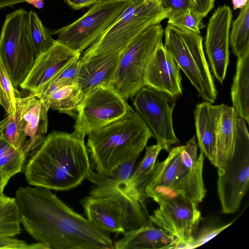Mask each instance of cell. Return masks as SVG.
<instances>
[{
  "instance_id": "1",
  "label": "cell",
  "mask_w": 249,
  "mask_h": 249,
  "mask_svg": "<svg viewBox=\"0 0 249 249\" xmlns=\"http://www.w3.org/2000/svg\"><path fill=\"white\" fill-rule=\"evenodd\" d=\"M20 223L50 249H112L109 232L84 218L41 186L20 187L15 197Z\"/></svg>"
},
{
  "instance_id": "2",
  "label": "cell",
  "mask_w": 249,
  "mask_h": 249,
  "mask_svg": "<svg viewBox=\"0 0 249 249\" xmlns=\"http://www.w3.org/2000/svg\"><path fill=\"white\" fill-rule=\"evenodd\" d=\"M84 137L75 131L49 134L25 167L27 182L57 191L80 185L91 171Z\"/></svg>"
},
{
  "instance_id": "3",
  "label": "cell",
  "mask_w": 249,
  "mask_h": 249,
  "mask_svg": "<svg viewBox=\"0 0 249 249\" xmlns=\"http://www.w3.org/2000/svg\"><path fill=\"white\" fill-rule=\"evenodd\" d=\"M87 148L92 167L108 177L120 165L139 158L154 137L150 129L133 109L124 116L88 134Z\"/></svg>"
},
{
  "instance_id": "4",
  "label": "cell",
  "mask_w": 249,
  "mask_h": 249,
  "mask_svg": "<svg viewBox=\"0 0 249 249\" xmlns=\"http://www.w3.org/2000/svg\"><path fill=\"white\" fill-rule=\"evenodd\" d=\"M80 202L87 218L109 233H123L151 223L143 198L123 186L95 185Z\"/></svg>"
},
{
  "instance_id": "5",
  "label": "cell",
  "mask_w": 249,
  "mask_h": 249,
  "mask_svg": "<svg viewBox=\"0 0 249 249\" xmlns=\"http://www.w3.org/2000/svg\"><path fill=\"white\" fill-rule=\"evenodd\" d=\"M168 17L159 0H132L119 18L86 51L106 60H120L138 36Z\"/></svg>"
},
{
  "instance_id": "6",
  "label": "cell",
  "mask_w": 249,
  "mask_h": 249,
  "mask_svg": "<svg viewBox=\"0 0 249 249\" xmlns=\"http://www.w3.org/2000/svg\"><path fill=\"white\" fill-rule=\"evenodd\" d=\"M164 48L196 89L211 104L217 91L204 54L200 33L168 24L164 30Z\"/></svg>"
},
{
  "instance_id": "7",
  "label": "cell",
  "mask_w": 249,
  "mask_h": 249,
  "mask_svg": "<svg viewBox=\"0 0 249 249\" xmlns=\"http://www.w3.org/2000/svg\"><path fill=\"white\" fill-rule=\"evenodd\" d=\"M161 24L153 25L138 36L124 53L111 79L107 84L124 99L132 98L142 87L147 64L162 42Z\"/></svg>"
},
{
  "instance_id": "8",
  "label": "cell",
  "mask_w": 249,
  "mask_h": 249,
  "mask_svg": "<svg viewBox=\"0 0 249 249\" xmlns=\"http://www.w3.org/2000/svg\"><path fill=\"white\" fill-rule=\"evenodd\" d=\"M29 12L23 9L7 15L0 36V56L14 87L23 82L36 55L29 32Z\"/></svg>"
},
{
  "instance_id": "9",
  "label": "cell",
  "mask_w": 249,
  "mask_h": 249,
  "mask_svg": "<svg viewBox=\"0 0 249 249\" xmlns=\"http://www.w3.org/2000/svg\"><path fill=\"white\" fill-rule=\"evenodd\" d=\"M132 0H104L96 3L72 23L51 31L56 41L74 51L82 53L113 24Z\"/></svg>"
},
{
  "instance_id": "10",
  "label": "cell",
  "mask_w": 249,
  "mask_h": 249,
  "mask_svg": "<svg viewBox=\"0 0 249 249\" xmlns=\"http://www.w3.org/2000/svg\"><path fill=\"white\" fill-rule=\"evenodd\" d=\"M217 193L224 213L236 212L249 184V136L245 121L237 116L234 153L224 168L218 169Z\"/></svg>"
},
{
  "instance_id": "11",
  "label": "cell",
  "mask_w": 249,
  "mask_h": 249,
  "mask_svg": "<svg viewBox=\"0 0 249 249\" xmlns=\"http://www.w3.org/2000/svg\"><path fill=\"white\" fill-rule=\"evenodd\" d=\"M150 197L159 204L153 214L148 215L150 222L175 239V249H188L201 218L198 205L181 196L161 192Z\"/></svg>"
},
{
  "instance_id": "12",
  "label": "cell",
  "mask_w": 249,
  "mask_h": 249,
  "mask_svg": "<svg viewBox=\"0 0 249 249\" xmlns=\"http://www.w3.org/2000/svg\"><path fill=\"white\" fill-rule=\"evenodd\" d=\"M133 108L108 85H99L84 96L77 107L74 131L85 137L127 114Z\"/></svg>"
},
{
  "instance_id": "13",
  "label": "cell",
  "mask_w": 249,
  "mask_h": 249,
  "mask_svg": "<svg viewBox=\"0 0 249 249\" xmlns=\"http://www.w3.org/2000/svg\"><path fill=\"white\" fill-rule=\"evenodd\" d=\"M131 99L136 112L150 129L157 144L169 152L171 145L179 142L174 132L172 121L175 100L146 85Z\"/></svg>"
},
{
  "instance_id": "14",
  "label": "cell",
  "mask_w": 249,
  "mask_h": 249,
  "mask_svg": "<svg viewBox=\"0 0 249 249\" xmlns=\"http://www.w3.org/2000/svg\"><path fill=\"white\" fill-rule=\"evenodd\" d=\"M49 109L42 99L32 93L23 97H16L13 117L15 132L13 146L26 156L37 149L46 137Z\"/></svg>"
},
{
  "instance_id": "15",
  "label": "cell",
  "mask_w": 249,
  "mask_h": 249,
  "mask_svg": "<svg viewBox=\"0 0 249 249\" xmlns=\"http://www.w3.org/2000/svg\"><path fill=\"white\" fill-rule=\"evenodd\" d=\"M232 14L226 4L216 8L208 22L205 46L211 71L221 84L229 63L230 30Z\"/></svg>"
},
{
  "instance_id": "16",
  "label": "cell",
  "mask_w": 249,
  "mask_h": 249,
  "mask_svg": "<svg viewBox=\"0 0 249 249\" xmlns=\"http://www.w3.org/2000/svg\"><path fill=\"white\" fill-rule=\"evenodd\" d=\"M81 55L55 40L49 49L36 57L20 88L39 97L49 82Z\"/></svg>"
},
{
  "instance_id": "17",
  "label": "cell",
  "mask_w": 249,
  "mask_h": 249,
  "mask_svg": "<svg viewBox=\"0 0 249 249\" xmlns=\"http://www.w3.org/2000/svg\"><path fill=\"white\" fill-rule=\"evenodd\" d=\"M144 81L149 86L176 100L182 94L180 68L163 43L156 49L146 66Z\"/></svg>"
},
{
  "instance_id": "18",
  "label": "cell",
  "mask_w": 249,
  "mask_h": 249,
  "mask_svg": "<svg viewBox=\"0 0 249 249\" xmlns=\"http://www.w3.org/2000/svg\"><path fill=\"white\" fill-rule=\"evenodd\" d=\"M184 145L172 148L167 158L161 162L158 161L157 166L145 188V196L168 192L190 169L187 168L181 160V153Z\"/></svg>"
},
{
  "instance_id": "19",
  "label": "cell",
  "mask_w": 249,
  "mask_h": 249,
  "mask_svg": "<svg viewBox=\"0 0 249 249\" xmlns=\"http://www.w3.org/2000/svg\"><path fill=\"white\" fill-rule=\"evenodd\" d=\"M223 104L213 105L208 102L196 105L194 117L197 145L200 153L215 165L216 130Z\"/></svg>"
},
{
  "instance_id": "20",
  "label": "cell",
  "mask_w": 249,
  "mask_h": 249,
  "mask_svg": "<svg viewBox=\"0 0 249 249\" xmlns=\"http://www.w3.org/2000/svg\"><path fill=\"white\" fill-rule=\"evenodd\" d=\"M122 238L114 244L115 249H175V239L161 228L150 224L123 233Z\"/></svg>"
},
{
  "instance_id": "21",
  "label": "cell",
  "mask_w": 249,
  "mask_h": 249,
  "mask_svg": "<svg viewBox=\"0 0 249 249\" xmlns=\"http://www.w3.org/2000/svg\"><path fill=\"white\" fill-rule=\"evenodd\" d=\"M237 116L232 107L223 104L215 134L214 166L218 169H223L234 153Z\"/></svg>"
},
{
  "instance_id": "22",
  "label": "cell",
  "mask_w": 249,
  "mask_h": 249,
  "mask_svg": "<svg viewBox=\"0 0 249 249\" xmlns=\"http://www.w3.org/2000/svg\"><path fill=\"white\" fill-rule=\"evenodd\" d=\"M204 160L200 153L195 165L165 193L181 196L196 205L200 203L207 192L202 175Z\"/></svg>"
},
{
  "instance_id": "23",
  "label": "cell",
  "mask_w": 249,
  "mask_h": 249,
  "mask_svg": "<svg viewBox=\"0 0 249 249\" xmlns=\"http://www.w3.org/2000/svg\"><path fill=\"white\" fill-rule=\"evenodd\" d=\"M231 88L233 108L237 115L249 123V53L237 57Z\"/></svg>"
},
{
  "instance_id": "24",
  "label": "cell",
  "mask_w": 249,
  "mask_h": 249,
  "mask_svg": "<svg viewBox=\"0 0 249 249\" xmlns=\"http://www.w3.org/2000/svg\"><path fill=\"white\" fill-rule=\"evenodd\" d=\"M162 150L158 144L146 147L144 156L134 170L124 188L135 191L142 198L146 197L145 188L157 166V157Z\"/></svg>"
},
{
  "instance_id": "25",
  "label": "cell",
  "mask_w": 249,
  "mask_h": 249,
  "mask_svg": "<svg viewBox=\"0 0 249 249\" xmlns=\"http://www.w3.org/2000/svg\"><path fill=\"white\" fill-rule=\"evenodd\" d=\"M83 93L78 84L70 85L55 89L42 99L50 109L75 117L77 107L83 98Z\"/></svg>"
},
{
  "instance_id": "26",
  "label": "cell",
  "mask_w": 249,
  "mask_h": 249,
  "mask_svg": "<svg viewBox=\"0 0 249 249\" xmlns=\"http://www.w3.org/2000/svg\"><path fill=\"white\" fill-rule=\"evenodd\" d=\"M231 27L230 43L235 55L239 57L249 53V1L241 9Z\"/></svg>"
},
{
  "instance_id": "27",
  "label": "cell",
  "mask_w": 249,
  "mask_h": 249,
  "mask_svg": "<svg viewBox=\"0 0 249 249\" xmlns=\"http://www.w3.org/2000/svg\"><path fill=\"white\" fill-rule=\"evenodd\" d=\"M0 191V237H13L21 232L18 206L15 197Z\"/></svg>"
},
{
  "instance_id": "28",
  "label": "cell",
  "mask_w": 249,
  "mask_h": 249,
  "mask_svg": "<svg viewBox=\"0 0 249 249\" xmlns=\"http://www.w3.org/2000/svg\"><path fill=\"white\" fill-rule=\"evenodd\" d=\"M28 22L30 39L37 56L49 49L55 40L52 38L51 31L33 11L29 12Z\"/></svg>"
},
{
  "instance_id": "29",
  "label": "cell",
  "mask_w": 249,
  "mask_h": 249,
  "mask_svg": "<svg viewBox=\"0 0 249 249\" xmlns=\"http://www.w3.org/2000/svg\"><path fill=\"white\" fill-rule=\"evenodd\" d=\"M137 159L124 162L119 165L111 175L108 177L101 176L92 170L87 179L94 185L108 184L116 186H125L128 181L134 170Z\"/></svg>"
},
{
  "instance_id": "30",
  "label": "cell",
  "mask_w": 249,
  "mask_h": 249,
  "mask_svg": "<svg viewBox=\"0 0 249 249\" xmlns=\"http://www.w3.org/2000/svg\"><path fill=\"white\" fill-rule=\"evenodd\" d=\"M10 76L0 56V105L7 115L15 114L16 96Z\"/></svg>"
},
{
  "instance_id": "31",
  "label": "cell",
  "mask_w": 249,
  "mask_h": 249,
  "mask_svg": "<svg viewBox=\"0 0 249 249\" xmlns=\"http://www.w3.org/2000/svg\"><path fill=\"white\" fill-rule=\"evenodd\" d=\"M79 58L72 62L47 84L39 98H42L52 91L66 86L77 84Z\"/></svg>"
},
{
  "instance_id": "32",
  "label": "cell",
  "mask_w": 249,
  "mask_h": 249,
  "mask_svg": "<svg viewBox=\"0 0 249 249\" xmlns=\"http://www.w3.org/2000/svg\"><path fill=\"white\" fill-rule=\"evenodd\" d=\"M203 16L191 8L176 12L168 18V24L197 33L204 26Z\"/></svg>"
},
{
  "instance_id": "33",
  "label": "cell",
  "mask_w": 249,
  "mask_h": 249,
  "mask_svg": "<svg viewBox=\"0 0 249 249\" xmlns=\"http://www.w3.org/2000/svg\"><path fill=\"white\" fill-rule=\"evenodd\" d=\"M26 156L20 150L13 147L0 159V173L11 178L22 169Z\"/></svg>"
},
{
  "instance_id": "34",
  "label": "cell",
  "mask_w": 249,
  "mask_h": 249,
  "mask_svg": "<svg viewBox=\"0 0 249 249\" xmlns=\"http://www.w3.org/2000/svg\"><path fill=\"white\" fill-rule=\"evenodd\" d=\"M232 223L220 227L213 226L203 228L197 233H195L193 240L189 245L188 249H192L202 245L224 231L230 226Z\"/></svg>"
},
{
  "instance_id": "35",
  "label": "cell",
  "mask_w": 249,
  "mask_h": 249,
  "mask_svg": "<svg viewBox=\"0 0 249 249\" xmlns=\"http://www.w3.org/2000/svg\"><path fill=\"white\" fill-rule=\"evenodd\" d=\"M0 249H50L49 246L43 242H38L27 244L24 241L12 238L0 237Z\"/></svg>"
},
{
  "instance_id": "36",
  "label": "cell",
  "mask_w": 249,
  "mask_h": 249,
  "mask_svg": "<svg viewBox=\"0 0 249 249\" xmlns=\"http://www.w3.org/2000/svg\"><path fill=\"white\" fill-rule=\"evenodd\" d=\"M197 158V143L196 136H194L184 145L181 158L183 165L191 169L196 164Z\"/></svg>"
},
{
  "instance_id": "37",
  "label": "cell",
  "mask_w": 249,
  "mask_h": 249,
  "mask_svg": "<svg viewBox=\"0 0 249 249\" xmlns=\"http://www.w3.org/2000/svg\"><path fill=\"white\" fill-rule=\"evenodd\" d=\"M159 1L162 8L167 12L168 17L176 12L188 8H191L196 10L191 0H159Z\"/></svg>"
},
{
  "instance_id": "38",
  "label": "cell",
  "mask_w": 249,
  "mask_h": 249,
  "mask_svg": "<svg viewBox=\"0 0 249 249\" xmlns=\"http://www.w3.org/2000/svg\"><path fill=\"white\" fill-rule=\"evenodd\" d=\"M65 2L74 10H79L93 5L104 0H64Z\"/></svg>"
},
{
  "instance_id": "39",
  "label": "cell",
  "mask_w": 249,
  "mask_h": 249,
  "mask_svg": "<svg viewBox=\"0 0 249 249\" xmlns=\"http://www.w3.org/2000/svg\"><path fill=\"white\" fill-rule=\"evenodd\" d=\"M215 0H197V11L206 17L214 6Z\"/></svg>"
},
{
  "instance_id": "40",
  "label": "cell",
  "mask_w": 249,
  "mask_h": 249,
  "mask_svg": "<svg viewBox=\"0 0 249 249\" xmlns=\"http://www.w3.org/2000/svg\"><path fill=\"white\" fill-rule=\"evenodd\" d=\"M13 147L12 144L5 138L3 134H0V159Z\"/></svg>"
},
{
  "instance_id": "41",
  "label": "cell",
  "mask_w": 249,
  "mask_h": 249,
  "mask_svg": "<svg viewBox=\"0 0 249 249\" xmlns=\"http://www.w3.org/2000/svg\"><path fill=\"white\" fill-rule=\"evenodd\" d=\"M24 1L25 0H0V8L11 6Z\"/></svg>"
},
{
  "instance_id": "42",
  "label": "cell",
  "mask_w": 249,
  "mask_h": 249,
  "mask_svg": "<svg viewBox=\"0 0 249 249\" xmlns=\"http://www.w3.org/2000/svg\"><path fill=\"white\" fill-rule=\"evenodd\" d=\"M234 10L243 8L249 0H231Z\"/></svg>"
},
{
  "instance_id": "43",
  "label": "cell",
  "mask_w": 249,
  "mask_h": 249,
  "mask_svg": "<svg viewBox=\"0 0 249 249\" xmlns=\"http://www.w3.org/2000/svg\"><path fill=\"white\" fill-rule=\"evenodd\" d=\"M10 178L0 173V191H3Z\"/></svg>"
},
{
  "instance_id": "44",
  "label": "cell",
  "mask_w": 249,
  "mask_h": 249,
  "mask_svg": "<svg viewBox=\"0 0 249 249\" xmlns=\"http://www.w3.org/2000/svg\"><path fill=\"white\" fill-rule=\"evenodd\" d=\"M25 1L38 9L42 8L44 5L43 0H25Z\"/></svg>"
},
{
  "instance_id": "45",
  "label": "cell",
  "mask_w": 249,
  "mask_h": 249,
  "mask_svg": "<svg viewBox=\"0 0 249 249\" xmlns=\"http://www.w3.org/2000/svg\"><path fill=\"white\" fill-rule=\"evenodd\" d=\"M193 5L194 6L195 10L197 11V0H191Z\"/></svg>"
}]
</instances>
